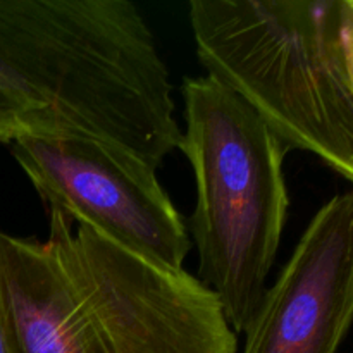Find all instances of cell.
I'll return each instance as SVG.
<instances>
[{
	"label": "cell",
	"instance_id": "5",
	"mask_svg": "<svg viewBox=\"0 0 353 353\" xmlns=\"http://www.w3.org/2000/svg\"><path fill=\"white\" fill-rule=\"evenodd\" d=\"M353 324V188L310 219L265 290L243 353H338Z\"/></svg>",
	"mask_w": 353,
	"mask_h": 353
},
{
	"label": "cell",
	"instance_id": "1",
	"mask_svg": "<svg viewBox=\"0 0 353 353\" xmlns=\"http://www.w3.org/2000/svg\"><path fill=\"white\" fill-rule=\"evenodd\" d=\"M0 326L10 353H236L217 296L50 209L48 233L0 230Z\"/></svg>",
	"mask_w": 353,
	"mask_h": 353
},
{
	"label": "cell",
	"instance_id": "3",
	"mask_svg": "<svg viewBox=\"0 0 353 353\" xmlns=\"http://www.w3.org/2000/svg\"><path fill=\"white\" fill-rule=\"evenodd\" d=\"M185 131L179 150L195 174L190 233L199 252L196 278L217 296L234 333L250 326L268 290L288 217L281 138L212 76L181 85Z\"/></svg>",
	"mask_w": 353,
	"mask_h": 353
},
{
	"label": "cell",
	"instance_id": "7",
	"mask_svg": "<svg viewBox=\"0 0 353 353\" xmlns=\"http://www.w3.org/2000/svg\"><path fill=\"white\" fill-rule=\"evenodd\" d=\"M352 9H353V0H352ZM352 52H353V21H352Z\"/></svg>",
	"mask_w": 353,
	"mask_h": 353
},
{
	"label": "cell",
	"instance_id": "6",
	"mask_svg": "<svg viewBox=\"0 0 353 353\" xmlns=\"http://www.w3.org/2000/svg\"><path fill=\"white\" fill-rule=\"evenodd\" d=\"M0 353H10V348H9V345H7L6 334H3L2 326H0Z\"/></svg>",
	"mask_w": 353,
	"mask_h": 353
},
{
	"label": "cell",
	"instance_id": "4",
	"mask_svg": "<svg viewBox=\"0 0 353 353\" xmlns=\"http://www.w3.org/2000/svg\"><path fill=\"white\" fill-rule=\"evenodd\" d=\"M10 154L40 199L121 247L183 269L190 231L157 172L81 138H24Z\"/></svg>",
	"mask_w": 353,
	"mask_h": 353
},
{
	"label": "cell",
	"instance_id": "2",
	"mask_svg": "<svg viewBox=\"0 0 353 353\" xmlns=\"http://www.w3.org/2000/svg\"><path fill=\"white\" fill-rule=\"evenodd\" d=\"M207 74L353 188L352 0H192Z\"/></svg>",
	"mask_w": 353,
	"mask_h": 353
}]
</instances>
